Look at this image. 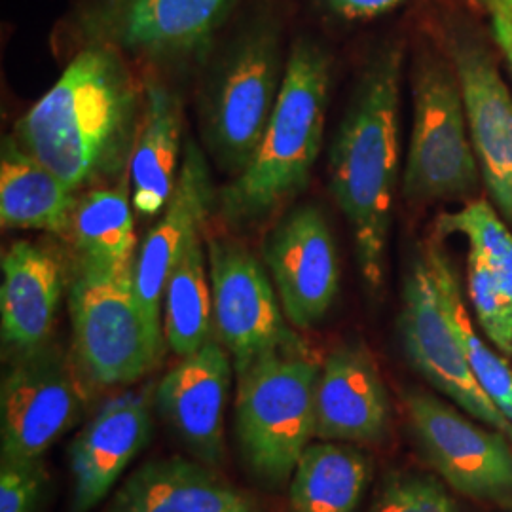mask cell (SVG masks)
Returning <instances> with one entry per match:
<instances>
[{"instance_id": "cell-29", "label": "cell", "mask_w": 512, "mask_h": 512, "mask_svg": "<svg viewBox=\"0 0 512 512\" xmlns=\"http://www.w3.org/2000/svg\"><path fill=\"white\" fill-rule=\"evenodd\" d=\"M372 512H459L456 499L439 478L421 473L387 476Z\"/></svg>"}, {"instance_id": "cell-25", "label": "cell", "mask_w": 512, "mask_h": 512, "mask_svg": "<svg viewBox=\"0 0 512 512\" xmlns=\"http://www.w3.org/2000/svg\"><path fill=\"white\" fill-rule=\"evenodd\" d=\"M213 321V293L200 236L188 245L165 287V342L177 357H188L211 340Z\"/></svg>"}, {"instance_id": "cell-11", "label": "cell", "mask_w": 512, "mask_h": 512, "mask_svg": "<svg viewBox=\"0 0 512 512\" xmlns=\"http://www.w3.org/2000/svg\"><path fill=\"white\" fill-rule=\"evenodd\" d=\"M207 255L215 327L236 374L268 353L304 344L287 325L266 270L241 243L209 239Z\"/></svg>"}, {"instance_id": "cell-12", "label": "cell", "mask_w": 512, "mask_h": 512, "mask_svg": "<svg viewBox=\"0 0 512 512\" xmlns=\"http://www.w3.org/2000/svg\"><path fill=\"white\" fill-rule=\"evenodd\" d=\"M236 0H90L80 27L88 46L173 61L202 52Z\"/></svg>"}, {"instance_id": "cell-23", "label": "cell", "mask_w": 512, "mask_h": 512, "mask_svg": "<svg viewBox=\"0 0 512 512\" xmlns=\"http://www.w3.org/2000/svg\"><path fill=\"white\" fill-rule=\"evenodd\" d=\"M372 463L353 444L311 442L289 484L291 512H359Z\"/></svg>"}, {"instance_id": "cell-13", "label": "cell", "mask_w": 512, "mask_h": 512, "mask_svg": "<svg viewBox=\"0 0 512 512\" xmlns=\"http://www.w3.org/2000/svg\"><path fill=\"white\" fill-rule=\"evenodd\" d=\"M264 260L287 321L296 329L323 321L340 285L336 243L323 211L294 207L264 241Z\"/></svg>"}, {"instance_id": "cell-14", "label": "cell", "mask_w": 512, "mask_h": 512, "mask_svg": "<svg viewBox=\"0 0 512 512\" xmlns=\"http://www.w3.org/2000/svg\"><path fill=\"white\" fill-rule=\"evenodd\" d=\"M234 363L222 342L209 340L183 357L154 389L156 412L192 458L220 467L226 459L224 412Z\"/></svg>"}, {"instance_id": "cell-22", "label": "cell", "mask_w": 512, "mask_h": 512, "mask_svg": "<svg viewBox=\"0 0 512 512\" xmlns=\"http://www.w3.org/2000/svg\"><path fill=\"white\" fill-rule=\"evenodd\" d=\"M78 196L10 135L0 152V222L10 230L69 236Z\"/></svg>"}, {"instance_id": "cell-6", "label": "cell", "mask_w": 512, "mask_h": 512, "mask_svg": "<svg viewBox=\"0 0 512 512\" xmlns=\"http://www.w3.org/2000/svg\"><path fill=\"white\" fill-rule=\"evenodd\" d=\"M412 105L404 198L425 203L473 196L482 177L454 65H421L412 84Z\"/></svg>"}, {"instance_id": "cell-32", "label": "cell", "mask_w": 512, "mask_h": 512, "mask_svg": "<svg viewBox=\"0 0 512 512\" xmlns=\"http://www.w3.org/2000/svg\"><path fill=\"white\" fill-rule=\"evenodd\" d=\"M488 12H490V25L494 33L495 42L499 50L505 55L509 69L512 73V18L511 14L497 2V0H486Z\"/></svg>"}, {"instance_id": "cell-28", "label": "cell", "mask_w": 512, "mask_h": 512, "mask_svg": "<svg viewBox=\"0 0 512 512\" xmlns=\"http://www.w3.org/2000/svg\"><path fill=\"white\" fill-rule=\"evenodd\" d=\"M467 289L480 327L497 351L512 359V308L499 291L490 266L473 249L467 256Z\"/></svg>"}, {"instance_id": "cell-17", "label": "cell", "mask_w": 512, "mask_h": 512, "mask_svg": "<svg viewBox=\"0 0 512 512\" xmlns=\"http://www.w3.org/2000/svg\"><path fill=\"white\" fill-rule=\"evenodd\" d=\"M452 57L480 177L501 217L512 224L511 92L492 57L475 42H459Z\"/></svg>"}, {"instance_id": "cell-19", "label": "cell", "mask_w": 512, "mask_h": 512, "mask_svg": "<svg viewBox=\"0 0 512 512\" xmlns=\"http://www.w3.org/2000/svg\"><path fill=\"white\" fill-rule=\"evenodd\" d=\"M105 512H264V507L219 467L171 456L131 473Z\"/></svg>"}, {"instance_id": "cell-24", "label": "cell", "mask_w": 512, "mask_h": 512, "mask_svg": "<svg viewBox=\"0 0 512 512\" xmlns=\"http://www.w3.org/2000/svg\"><path fill=\"white\" fill-rule=\"evenodd\" d=\"M129 177L110 188H99L78 198L69 236L74 260L105 270H124L135 264L137 236Z\"/></svg>"}, {"instance_id": "cell-3", "label": "cell", "mask_w": 512, "mask_h": 512, "mask_svg": "<svg viewBox=\"0 0 512 512\" xmlns=\"http://www.w3.org/2000/svg\"><path fill=\"white\" fill-rule=\"evenodd\" d=\"M329 84L327 55L310 42L296 44L260 145L220 192V215L228 224L249 226L266 219L306 188L323 147Z\"/></svg>"}, {"instance_id": "cell-26", "label": "cell", "mask_w": 512, "mask_h": 512, "mask_svg": "<svg viewBox=\"0 0 512 512\" xmlns=\"http://www.w3.org/2000/svg\"><path fill=\"white\" fill-rule=\"evenodd\" d=\"M423 249L435 272L448 319L458 334L459 342L478 384L482 385L486 395L512 423V368L505 361L507 357L490 348L476 332L473 319L463 302L458 274L454 270L450 256L446 255L444 247L440 245L439 238L427 241Z\"/></svg>"}, {"instance_id": "cell-16", "label": "cell", "mask_w": 512, "mask_h": 512, "mask_svg": "<svg viewBox=\"0 0 512 512\" xmlns=\"http://www.w3.org/2000/svg\"><path fill=\"white\" fill-rule=\"evenodd\" d=\"M389 431L391 403L372 353L361 342L332 349L317 382L315 439L374 446Z\"/></svg>"}, {"instance_id": "cell-1", "label": "cell", "mask_w": 512, "mask_h": 512, "mask_svg": "<svg viewBox=\"0 0 512 512\" xmlns=\"http://www.w3.org/2000/svg\"><path fill=\"white\" fill-rule=\"evenodd\" d=\"M143 101L118 52L88 46L27 110L12 137L74 192L126 175Z\"/></svg>"}, {"instance_id": "cell-7", "label": "cell", "mask_w": 512, "mask_h": 512, "mask_svg": "<svg viewBox=\"0 0 512 512\" xmlns=\"http://www.w3.org/2000/svg\"><path fill=\"white\" fill-rule=\"evenodd\" d=\"M92 387L73 355L48 342L14 357L0 385V459H42L82 418Z\"/></svg>"}, {"instance_id": "cell-20", "label": "cell", "mask_w": 512, "mask_h": 512, "mask_svg": "<svg viewBox=\"0 0 512 512\" xmlns=\"http://www.w3.org/2000/svg\"><path fill=\"white\" fill-rule=\"evenodd\" d=\"M65 287L57 256L31 241H16L2 255L0 338L14 359L50 342Z\"/></svg>"}, {"instance_id": "cell-5", "label": "cell", "mask_w": 512, "mask_h": 512, "mask_svg": "<svg viewBox=\"0 0 512 512\" xmlns=\"http://www.w3.org/2000/svg\"><path fill=\"white\" fill-rule=\"evenodd\" d=\"M133 266L105 270L74 260L71 355L92 389L135 384L162 363L164 329L148 319L137 298Z\"/></svg>"}, {"instance_id": "cell-8", "label": "cell", "mask_w": 512, "mask_h": 512, "mask_svg": "<svg viewBox=\"0 0 512 512\" xmlns=\"http://www.w3.org/2000/svg\"><path fill=\"white\" fill-rule=\"evenodd\" d=\"M399 329L410 365L471 418L503 433L512 442V423L478 384L448 319L435 272L423 247L404 277Z\"/></svg>"}, {"instance_id": "cell-31", "label": "cell", "mask_w": 512, "mask_h": 512, "mask_svg": "<svg viewBox=\"0 0 512 512\" xmlns=\"http://www.w3.org/2000/svg\"><path fill=\"white\" fill-rule=\"evenodd\" d=\"M330 10L340 18L372 19L380 18L387 12L401 6L404 0H325Z\"/></svg>"}, {"instance_id": "cell-18", "label": "cell", "mask_w": 512, "mask_h": 512, "mask_svg": "<svg viewBox=\"0 0 512 512\" xmlns=\"http://www.w3.org/2000/svg\"><path fill=\"white\" fill-rule=\"evenodd\" d=\"M213 202L215 192L202 150L188 143L175 190L137 251L133 266L137 298L148 319L160 329H164L162 304L169 275L188 245L202 236Z\"/></svg>"}, {"instance_id": "cell-30", "label": "cell", "mask_w": 512, "mask_h": 512, "mask_svg": "<svg viewBox=\"0 0 512 512\" xmlns=\"http://www.w3.org/2000/svg\"><path fill=\"white\" fill-rule=\"evenodd\" d=\"M50 486L42 459H0V512H38Z\"/></svg>"}, {"instance_id": "cell-9", "label": "cell", "mask_w": 512, "mask_h": 512, "mask_svg": "<svg viewBox=\"0 0 512 512\" xmlns=\"http://www.w3.org/2000/svg\"><path fill=\"white\" fill-rule=\"evenodd\" d=\"M279 42L260 29L245 38L222 65L207 97L205 135L226 171L239 175L260 145L283 86Z\"/></svg>"}, {"instance_id": "cell-15", "label": "cell", "mask_w": 512, "mask_h": 512, "mask_svg": "<svg viewBox=\"0 0 512 512\" xmlns=\"http://www.w3.org/2000/svg\"><path fill=\"white\" fill-rule=\"evenodd\" d=\"M154 391H124L109 399L69 446L73 475L71 511L90 512L110 494L129 463L150 442Z\"/></svg>"}, {"instance_id": "cell-2", "label": "cell", "mask_w": 512, "mask_h": 512, "mask_svg": "<svg viewBox=\"0 0 512 512\" xmlns=\"http://www.w3.org/2000/svg\"><path fill=\"white\" fill-rule=\"evenodd\" d=\"M403 52L387 48L366 67L330 148V190L346 215L366 289L380 293L395 205L401 141Z\"/></svg>"}, {"instance_id": "cell-33", "label": "cell", "mask_w": 512, "mask_h": 512, "mask_svg": "<svg viewBox=\"0 0 512 512\" xmlns=\"http://www.w3.org/2000/svg\"><path fill=\"white\" fill-rule=\"evenodd\" d=\"M497 2H499V4H501V6L511 14L512 18V0H497Z\"/></svg>"}, {"instance_id": "cell-4", "label": "cell", "mask_w": 512, "mask_h": 512, "mask_svg": "<svg viewBox=\"0 0 512 512\" xmlns=\"http://www.w3.org/2000/svg\"><path fill=\"white\" fill-rule=\"evenodd\" d=\"M321 363L304 344L260 357L236 374V439L247 471L279 490L315 439Z\"/></svg>"}, {"instance_id": "cell-10", "label": "cell", "mask_w": 512, "mask_h": 512, "mask_svg": "<svg viewBox=\"0 0 512 512\" xmlns=\"http://www.w3.org/2000/svg\"><path fill=\"white\" fill-rule=\"evenodd\" d=\"M404 404L421 454L450 488L478 501L512 505L511 440L429 393L412 389Z\"/></svg>"}, {"instance_id": "cell-27", "label": "cell", "mask_w": 512, "mask_h": 512, "mask_svg": "<svg viewBox=\"0 0 512 512\" xmlns=\"http://www.w3.org/2000/svg\"><path fill=\"white\" fill-rule=\"evenodd\" d=\"M437 238L459 234L490 266L499 291L512 308V232L484 200L471 202L456 213H442L435 226Z\"/></svg>"}, {"instance_id": "cell-21", "label": "cell", "mask_w": 512, "mask_h": 512, "mask_svg": "<svg viewBox=\"0 0 512 512\" xmlns=\"http://www.w3.org/2000/svg\"><path fill=\"white\" fill-rule=\"evenodd\" d=\"M183 110L162 82H147L143 112L129 162L131 200L141 217L162 215L179 179Z\"/></svg>"}]
</instances>
